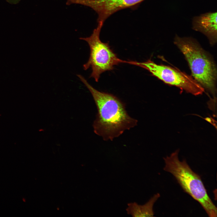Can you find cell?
I'll list each match as a JSON object with an SVG mask.
<instances>
[{
  "label": "cell",
  "mask_w": 217,
  "mask_h": 217,
  "mask_svg": "<svg viewBox=\"0 0 217 217\" xmlns=\"http://www.w3.org/2000/svg\"><path fill=\"white\" fill-rule=\"evenodd\" d=\"M7 2L11 4H16L18 3L21 0H5Z\"/></svg>",
  "instance_id": "9"
},
{
  "label": "cell",
  "mask_w": 217,
  "mask_h": 217,
  "mask_svg": "<svg viewBox=\"0 0 217 217\" xmlns=\"http://www.w3.org/2000/svg\"><path fill=\"white\" fill-rule=\"evenodd\" d=\"M78 77L91 93L98 113L93 127L94 133L106 141L112 140L126 130L137 125V120L127 114L125 104L114 95L93 88L80 74Z\"/></svg>",
  "instance_id": "1"
},
{
  "label": "cell",
  "mask_w": 217,
  "mask_h": 217,
  "mask_svg": "<svg viewBox=\"0 0 217 217\" xmlns=\"http://www.w3.org/2000/svg\"><path fill=\"white\" fill-rule=\"evenodd\" d=\"M133 65L149 71L152 75L169 85L195 96L202 94L204 89L192 76L169 66L158 64L150 59L144 62L133 61Z\"/></svg>",
  "instance_id": "5"
},
{
  "label": "cell",
  "mask_w": 217,
  "mask_h": 217,
  "mask_svg": "<svg viewBox=\"0 0 217 217\" xmlns=\"http://www.w3.org/2000/svg\"><path fill=\"white\" fill-rule=\"evenodd\" d=\"M179 149L164 158L165 171L171 174L184 190L200 203L210 217H216L217 209L208 194L200 177L185 160H180Z\"/></svg>",
  "instance_id": "2"
},
{
  "label": "cell",
  "mask_w": 217,
  "mask_h": 217,
  "mask_svg": "<svg viewBox=\"0 0 217 217\" xmlns=\"http://www.w3.org/2000/svg\"><path fill=\"white\" fill-rule=\"evenodd\" d=\"M145 0H77L78 4L92 8L97 14V22H104L117 11L135 6Z\"/></svg>",
  "instance_id": "6"
},
{
  "label": "cell",
  "mask_w": 217,
  "mask_h": 217,
  "mask_svg": "<svg viewBox=\"0 0 217 217\" xmlns=\"http://www.w3.org/2000/svg\"><path fill=\"white\" fill-rule=\"evenodd\" d=\"M96 28L94 29L91 35L88 37H80L88 43L90 49L89 59L83 66V69L86 70L91 68L92 72L90 77L98 81L102 73L112 70L114 66L121 63H127L118 58L111 49L108 43L102 42L100 39V33L104 22H100Z\"/></svg>",
  "instance_id": "4"
},
{
  "label": "cell",
  "mask_w": 217,
  "mask_h": 217,
  "mask_svg": "<svg viewBox=\"0 0 217 217\" xmlns=\"http://www.w3.org/2000/svg\"><path fill=\"white\" fill-rule=\"evenodd\" d=\"M174 43L184 56L193 78L204 89L215 95L217 70L209 56L191 37H181L176 34Z\"/></svg>",
  "instance_id": "3"
},
{
  "label": "cell",
  "mask_w": 217,
  "mask_h": 217,
  "mask_svg": "<svg viewBox=\"0 0 217 217\" xmlns=\"http://www.w3.org/2000/svg\"><path fill=\"white\" fill-rule=\"evenodd\" d=\"M192 28L204 35L212 45L217 41V13L209 12L193 17Z\"/></svg>",
  "instance_id": "7"
},
{
  "label": "cell",
  "mask_w": 217,
  "mask_h": 217,
  "mask_svg": "<svg viewBox=\"0 0 217 217\" xmlns=\"http://www.w3.org/2000/svg\"><path fill=\"white\" fill-rule=\"evenodd\" d=\"M205 119L206 121H207L209 122L211 124H212L213 125L212 121V119H211V118H209V117H206V118H205Z\"/></svg>",
  "instance_id": "10"
},
{
  "label": "cell",
  "mask_w": 217,
  "mask_h": 217,
  "mask_svg": "<svg viewBox=\"0 0 217 217\" xmlns=\"http://www.w3.org/2000/svg\"><path fill=\"white\" fill-rule=\"evenodd\" d=\"M160 196L159 193H156L143 205H138L135 202L128 203L126 209L127 214L133 217L154 216L153 206Z\"/></svg>",
  "instance_id": "8"
}]
</instances>
